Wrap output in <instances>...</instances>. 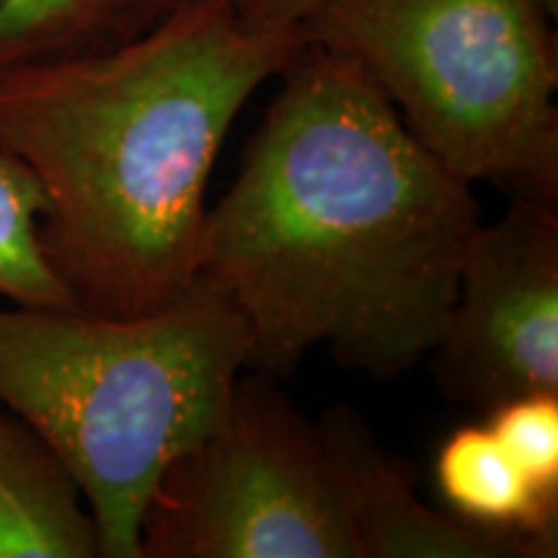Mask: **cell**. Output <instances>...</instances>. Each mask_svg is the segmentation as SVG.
<instances>
[{"label":"cell","mask_w":558,"mask_h":558,"mask_svg":"<svg viewBox=\"0 0 558 558\" xmlns=\"http://www.w3.org/2000/svg\"><path fill=\"white\" fill-rule=\"evenodd\" d=\"M282 88L202 228L199 277L248 329L246 367L316 347L388 380L429 357L481 226L473 184L424 148L373 81L320 45Z\"/></svg>","instance_id":"cell-1"},{"label":"cell","mask_w":558,"mask_h":558,"mask_svg":"<svg viewBox=\"0 0 558 558\" xmlns=\"http://www.w3.org/2000/svg\"><path fill=\"white\" fill-rule=\"evenodd\" d=\"M305 45L213 0L111 50L0 70V153L39 179L41 251L81 311L135 318L192 288L230 124Z\"/></svg>","instance_id":"cell-2"},{"label":"cell","mask_w":558,"mask_h":558,"mask_svg":"<svg viewBox=\"0 0 558 558\" xmlns=\"http://www.w3.org/2000/svg\"><path fill=\"white\" fill-rule=\"evenodd\" d=\"M246 357L241 313L199 275L135 318L0 305V407L37 429L78 481L101 558H143L153 486L222 414Z\"/></svg>","instance_id":"cell-3"},{"label":"cell","mask_w":558,"mask_h":558,"mask_svg":"<svg viewBox=\"0 0 558 558\" xmlns=\"http://www.w3.org/2000/svg\"><path fill=\"white\" fill-rule=\"evenodd\" d=\"M558 0H320L305 41L360 68L469 184L556 205Z\"/></svg>","instance_id":"cell-4"},{"label":"cell","mask_w":558,"mask_h":558,"mask_svg":"<svg viewBox=\"0 0 558 558\" xmlns=\"http://www.w3.org/2000/svg\"><path fill=\"white\" fill-rule=\"evenodd\" d=\"M271 378L239 375L213 427L166 465L143 558H360L316 422Z\"/></svg>","instance_id":"cell-5"},{"label":"cell","mask_w":558,"mask_h":558,"mask_svg":"<svg viewBox=\"0 0 558 558\" xmlns=\"http://www.w3.org/2000/svg\"><path fill=\"white\" fill-rule=\"evenodd\" d=\"M429 362L450 401L484 414L518 396L558 393L556 205L514 199L481 222Z\"/></svg>","instance_id":"cell-6"},{"label":"cell","mask_w":558,"mask_h":558,"mask_svg":"<svg viewBox=\"0 0 558 558\" xmlns=\"http://www.w3.org/2000/svg\"><path fill=\"white\" fill-rule=\"evenodd\" d=\"M316 427L360 558H543L525 538L481 530L418 501L407 460L383 448L349 403L326 409Z\"/></svg>","instance_id":"cell-7"},{"label":"cell","mask_w":558,"mask_h":558,"mask_svg":"<svg viewBox=\"0 0 558 558\" xmlns=\"http://www.w3.org/2000/svg\"><path fill=\"white\" fill-rule=\"evenodd\" d=\"M0 558H101L78 481L9 409H0Z\"/></svg>","instance_id":"cell-8"},{"label":"cell","mask_w":558,"mask_h":558,"mask_svg":"<svg viewBox=\"0 0 558 558\" xmlns=\"http://www.w3.org/2000/svg\"><path fill=\"white\" fill-rule=\"evenodd\" d=\"M437 492L456 518L492 533L518 535L543 558L558 554V497L541 492L509 458L488 424H463L439 445Z\"/></svg>","instance_id":"cell-9"},{"label":"cell","mask_w":558,"mask_h":558,"mask_svg":"<svg viewBox=\"0 0 558 558\" xmlns=\"http://www.w3.org/2000/svg\"><path fill=\"white\" fill-rule=\"evenodd\" d=\"M213 0H0V70L120 47Z\"/></svg>","instance_id":"cell-10"},{"label":"cell","mask_w":558,"mask_h":558,"mask_svg":"<svg viewBox=\"0 0 558 558\" xmlns=\"http://www.w3.org/2000/svg\"><path fill=\"white\" fill-rule=\"evenodd\" d=\"M45 215L39 179L19 158L0 153V298L34 308H78L41 251Z\"/></svg>","instance_id":"cell-11"},{"label":"cell","mask_w":558,"mask_h":558,"mask_svg":"<svg viewBox=\"0 0 558 558\" xmlns=\"http://www.w3.org/2000/svg\"><path fill=\"white\" fill-rule=\"evenodd\" d=\"M484 422L525 476L558 497V393L509 399L486 411Z\"/></svg>","instance_id":"cell-12"},{"label":"cell","mask_w":558,"mask_h":558,"mask_svg":"<svg viewBox=\"0 0 558 558\" xmlns=\"http://www.w3.org/2000/svg\"><path fill=\"white\" fill-rule=\"evenodd\" d=\"M320 0H233L239 16L256 29L298 26Z\"/></svg>","instance_id":"cell-13"}]
</instances>
